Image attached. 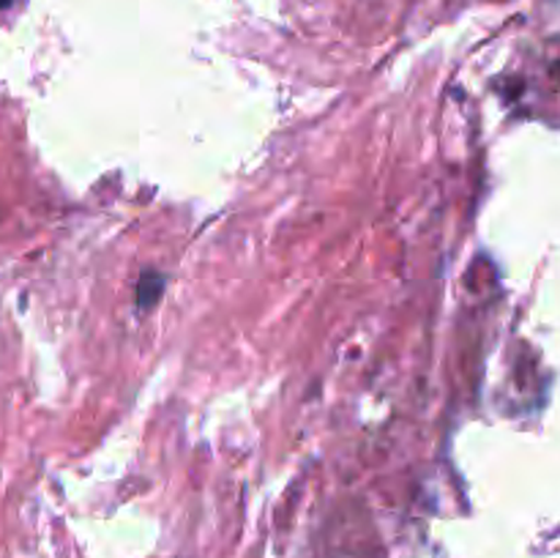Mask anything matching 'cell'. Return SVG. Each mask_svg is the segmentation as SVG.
<instances>
[{
    "label": "cell",
    "instance_id": "cell-1",
    "mask_svg": "<svg viewBox=\"0 0 560 558\" xmlns=\"http://www.w3.org/2000/svg\"><path fill=\"white\" fill-rule=\"evenodd\" d=\"M20 0H0V9H11V5H16Z\"/></svg>",
    "mask_w": 560,
    "mask_h": 558
}]
</instances>
